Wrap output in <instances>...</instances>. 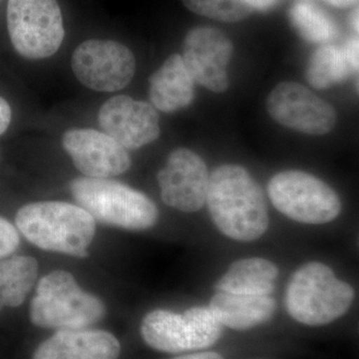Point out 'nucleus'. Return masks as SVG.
<instances>
[{
	"label": "nucleus",
	"mask_w": 359,
	"mask_h": 359,
	"mask_svg": "<svg viewBox=\"0 0 359 359\" xmlns=\"http://www.w3.org/2000/svg\"><path fill=\"white\" fill-rule=\"evenodd\" d=\"M217 228L238 242L261 238L269 228V212L263 190L238 165H223L210 176L207 199Z\"/></svg>",
	"instance_id": "1"
},
{
	"label": "nucleus",
	"mask_w": 359,
	"mask_h": 359,
	"mask_svg": "<svg viewBox=\"0 0 359 359\" xmlns=\"http://www.w3.org/2000/svg\"><path fill=\"white\" fill-rule=\"evenodd\" d=\"M15 224L28 242L39 249L77 257H88L96 221L79 205L45 201L23 205Z\"/></svg>",
	"instance_id": "2"
},
{
	"label": "nucleus",
	"mask_w": 359,
	"mask_h": 359,
	"mask_svg": "<svg viewBox=\"0 0 359 359\" xmlns=\"http://www.w3.org/2000/svg\"><path fill=\"white\" fill-rule=\"evenodd\" d=\"M354 290L335 276L327 264H304L290 278L285 306L294 320L318 327L341 318L351 309Z\"/></svg>",
	"instance_id": "3"
},
{
	"label": "nucleus",
	"mask_w": 359,
	"mask_h": 359,
	"mask_svg": "<svg viewBox=\"0 0 359 359\" xmlns=\"http://www.w3.org/2000/svg\"><path fill=\"white\" fill-rule=\"evenodd\" d=\"M69 189L78 205L104 224L143 231L157 223L159 211L155 203L120 182L83 177L72 180Z\"/></svg>",
	"instance_id": "4"
},
{
	"label": "nucleus",
	"mask_w": 359,
	"mask_h": 359,
	"mask_svg": "<svg viewBox=\"0 0 359 359\" xmlns=\"http://www.w3.org/2000/svg\"><path fill=\"white\" fill-rule=\"evenodd\" d=\"M105 313L104 302L82 290L65 271H52L39 280L29 308L33 325L58 330L88 327Z\"/></svg>",
	"instance_id": "5"
},
{
	"label": "nucleus",
	"mask_w": 359,
	"mask_h": 359,
	"mask_svg": "<svg viewBox=\"0 0 359 359\" xmlns=\"http://www.w3.org/2000/svg\"><path fill=\"white\" fill-rule=\"evenodd\" d=\"M223 325L209 308L195 306L184 313L155 309L141 323L142 339L156 351L169 353L201 351L218 341Z\"/></svg>",
	"instance_id": "6"
},
{
	"label": "nucleus",
	"mask_w": 359,
	"mask_h": 359,
	"mask_svg": "<svg viewBox=\"0 0 359 359\" xmlns=\"http://www.w3.org/2000/svg\"><path fill=\"white\" fill-rule=\"evenodd\" d=\"M6 18L11 43L23 57H50L65 39L57 0H8Z\"/></svg>",
	"instance_id": "7"
},
{
	"label": "nucleus",
	"mask_w": 359,
	"mask_h": 359,
	"mask_svg": "<svg viewBox=\"0 0 359 359\" xmlns=\"http://www.w3.org/2000/svg\"><path fill=\"white\" fill-rule=\"evenodd\" d=\"M269 196L278 211L299 223H330L341 211L339 196L327 183L297 170L275 175L269 181Z\"/></svg>",
	"instance_id": "8"
},
{
	"label": "nucleus",
	"mask_w": 359,
	"mask_h": 359,
	"mask_svg": "<svg viewBox=\"0 0 359 359\" xmlns=\"http://www.w3.org/2000/svg\"><path fill=\"white\" fill-rule=\"evenodd\" d=\"M71 67L87 88L115 92L125 88L133 79L136 59L128 47L119 42L90 39L75 49Z\"/></svg>",
	"instance_id": "9"
},
{
	"label": "nucleus",
	"mask_w": 359,
	"mask_h": 359,
	"mask_svg": "<svg viewBox=\"0 0 359 359\" xmlns=\"http://www.w3.org/2000/svg\"><path fill=\"white\" fill-rule=\"evenodd\" d=\"M266 109L283 126L311 135L327 134L337 119L330 104L295 82L276 85L269 93Z\"/></svg>",
	"instance_id": "10"
},
{
	"label": "nucleus",
	"mask_w": 359,
	"mask_h": 359,
	"mask_svg": "<svg viewBox=\"0 0 359 359\" xmlns=\"http://www.w3.org/2000/svg\"><path fill=\"white\" fill-rule=\"evenodd\" d=\"M157 179L161 197L169 207L185 212L204 207L210 175L204 161L193 151L185 148L173 151Z\"/></svg>",
	"instance_id": "11"
},
{
	"label": "nucleus",
	"mask_w": 359,
	"mask_h": 359,
	"mask_svg": "<svg viewBox=\"0 0 359 359\" xmlns=\"http://www.w3.org/2000/svg\"><path fill=\"white\" fill-rule=\"evenodd\" d=\"M233 51L231 40L223 32L201 26L186 35L182 59L194 81L222 93L229 87L228 66Z\"/></svg>",
	"instance_id": "12"
},
{
	"label": "nucleus",
	"mask_w": 359,
	"mask_h": 359,
	"mask_svg": "<svg viewBox=\"0 0 359 359\" xmlns=\"http://www.w3.org/2000/svg\"><path fill=\"white\" fill-rule=\"evenodd\" d=\"M98 121L104 133L129 150L148 145L160 136L159 115L155 108L127 95L106 101L99 110Z\"/></svg>",
	"instance_id": "13"
},
{
	"label": "nucleus",
	"mask_w": 359,
	"mask_h": 359,
	"mask_svg": "<svg viewBox=\"0 0 359 359\" xmlns=\"http://www.w3.org/2000/svg\"><path fill=\"white\" fill-rule=\"evenodd\" d=\"M62 146L78 171L89 178H111L131 167L127 149L104 132L69 130L63 135Z\"/></svg>",
	"instance_id": "14"
},
{
	"label": "nucleus",
	"mask_w": 359,
	"mask_h": 359,
	"mask_svg": "<svg viewBox=\"0 0 359 359\" xmlns=\"http://www.w3.org/2000/svg\"><path fill=\"white\" fill-rule=\"evenodd\" d=\"M121 344L105 330H58L37 346L32 359H118Z\"/></svg>",
	"instance_id": "15"
},
{
	"label": "nucleus",
	"mask_w": 359,
	"mask_h": 359,
	"mask_svg": "<svg viewBox=\"0 0 359 359\" xmlns=\"http://www.w3.org/2000/svg\"><path fill=\"white\" fill-rule=\"evenodd\" d=\"M151 102L165 113L176 112L190 105L195 98V81L179 54L168 57L149 78Z\"/></svg>",
	"instance_id": "16"
},
{
	"label": "nucleus",
	"mask_w": 359,
	"mask_h": 359,
	"mask_svg": "<svg viewBox=\"0 0 359 359\" xmlns=\"http://www.w3.org/2000/svg\"><path fill=\"white\" fill-rule=\"evenodd\" d=\"M210 309L223 327L247 330L263 325L276 313L275 299L269 295H244L218 292Z\"/></svg>",
	"instance_id": "17"
},
{
	"label": "nucleus",
	"mask_w": 359,
	"mask_h": 359,
	"mask_svg": "<svg viewBox=\"0 0 359 359\" xmlns=\"http://www.w3.org/2000/svg\"><path fill=\"white\" fill-rule=\"evenodd\" d=\"M278 269L273 262L250 257L231 264L215 285L219 292L244 295H269L275 290Z\"/></svg>",
	"instance_id": "18"
},
{
	"label": "nucleus",
	"mask_w": 359,
	"mask_h": 359,
	"mask_svg": "<svg viewBox=\"0 0 359 359\" xmlns=\"http://www.w3.org/2000/svg\"><path fill=\"white\" fill-rule=\"evenodd\" d=\"M39 276V263L32 257L14 256L0 261V311L18 308L32 292Z\"/></svg>",
	"instance_id": "19"
},
{
	"label": "nucleus",
	"mask_w": 359,
	"mask_h": 359,
	"mask_svg": "<svg viewBox=\"0 0 359 359\" xmlns=\"http://www.w3.org/2000/svg\"><path fill=\"white\" fill-rule=\"evenodd\" d=\"M355 71L344 54V49L323 46L314 51L311 56L306 77L311 86L323 90L344 81Z\"/></svg>",
	"instance_id": "20"
},
{
	"label": "nucleus",
	"mask_w": 359,
	"mask_h": 359,
	"mask_svg": "<svg viewBox=\"0 0 359 359\" xmlns=\"http://www.w3.org/2000/svg\"><path fill=\"white\" fill-rule=\"evenodd\" d=\"M290 20L302 39L313 43H323L337 36V26L318 7L309 4H295Z\"/></svg>",
	"instance_id": "21"
},
{
	"label": "nucleus",
	"mask_w": 359,
	"mask_h": 359,
	"mask_svg": "<svg viewBox=\"0 0 359 359\" xmlns=\"http://www.w3.org/2000/svg\"><path fill=\"white\" fill-rule=\"evenodd\" d=\"M189 11L212 20L237 22L252 14V6L245 0H183Z\"/></svg>",
	"instance_id": "22"
},
{
	"label": "nucleus",
	"mask_w": 359,
	"mask_h": 359,
	"mask_svg": "<svg viewBox=\"0 0 359 359\" xmlns=\"http://www.w3.org/2000/svg\"><path fill=\"white\" fill-rule=\"evenodd\" d=\"M20 244V233L15 226L0 217V261L13 254Z\"/></svg>",
	"instance_id": "23"
},
{
	"label": "nucleus",
	"mask_w": 359,
	"mask_h": 359,
	"mask_svg": "<svg viewBox=\"0 0 359 359\" xmlns=\"http://www.w3.org/2000/svg\"><path fill=\"white\" fill-rule=\"evenodd\" d=\"M11 108L6 99L0 96V136L6 133L11 122Z\"/></svg>",
	"instance_id": "24"
},
{
	"label": "nucleus",
	"mask_w": 359,
	"mask_h": 359,
	"mask_svg": "<svg viewBox=\"0 0 359 359\" xmlns=\"http://www.w3.org/2000/svg\"><path fill=\"white\" fill-rule=\"evenodd\" d=\"M344 52L346 54L349 62L353 66L354 69H358V39H353L347 42L344 47Z\"/></svg>",
	"instance_id": "25"
},
{
	"label": "nucleus",
	"mask_w": 359,
	"mask_h": 359,
	"mask_svg": "<svg viewBox=\"0 0 359 359\" xmlns=\"http://www.w3.org/2000/svg\"><path fill=\"white\" fill-rule=\"evenodd\" d=\"M170 359H224V358L221 354L214 353V351H205V353L185 354V355H180Z\"/></svg>",
	"instance_id": "26"
},
{
	"label": "nucleus",
	"mask_w": 359,
	"mask_h": 359,
	"mask_svg": "<svg viewBox=\"0 0 359 359\" xmlns=\"http://www.w3.org/2000/svg\"><path fill=\"white\" fill-rule=\"evenodd\" d=\"M247 2L254 9L266 11L275 4L276 0H247Z\"/></svg>",
	"instance_id": "27"
},
{
	"label": "nucleus",
	"mask_w": 359,
	"mask_h": 359,
	"mask_svg": "<svg viewBox=\"0 0 359 359\" xmlns=\"http://www.w3.org/2000/svg\"><path fill=\"white\" fill-rule=\"evenodd\" d=\"M323 1L332 6L346 8V7L354 6L358 0H323Z\"/></svg>",
	"instance_id": "28"
},
{
	"label": "nucleus",
	"mask_w": 359,
	"mask_h": 359,
	"mask_svg": "<svg viewBox=\"0 0 359 359\" xmlns=\"http://www.w3.org/2000/svg\"><path fill=\"white\" fill-rule=\"evenodd\" d=\"M351 22H353V26L354 29L358 32V11L356 9L355 11L353 13V18H351Z\"/></svg>",
	"instance_id": "29"
},
{
	"label": "nucleus",
	"mask_w": 359,
	"mask_h": 359,
	"mask_svg": "<svg viewBox=\"0 0 359 359\" xmlns=\"http://www.w3.org/2000/svg\"><path fill=\"white\" fill-rule=\"evenodd\" d=\"M245 1H247V0H245Z\"/></svg>",
	"instance_id": "30"
}]
</instances>
